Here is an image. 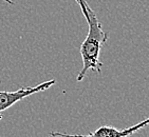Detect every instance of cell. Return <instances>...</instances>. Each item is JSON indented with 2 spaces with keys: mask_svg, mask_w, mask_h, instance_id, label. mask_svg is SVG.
Masks as SVG:
<instances>
[{
  "mask_svg": "<svg viewBox=\"0 0 149 137\" xmlns=\"http://www.w3.org/2000/svg\"><path fill=\"white\" fill-rule=\"evenodd\" d=\"M85 6L87 12L84 16L86 18L89 29H88V34L79 49L83 59V68L80 70L76 77L77 81L84 80L89 70H92L96 73L102 72L103 63L100 60V52L108 40V34L103 30L102 23L97 19L95 12L90 8L87 1Z\"/></svg>",
  "mask_w": 149,
  "mask_h": 137,
  "instance_id": "obj_1",
  "label": "cell"
},
{
  "mask_svg": "<svg viewBox=\"0 0 149 137\" xmlns=\"http://www.w3.org/2000/svg\"><path fill=\"white\" fill-rule=\"evenodd\" d=\"M149 125V116L146 119L142 120L134 126H131L126 129H116L114 127L102 126L96 129L95 131L90 132L88 135L79 134H67L61 132H51L50 135L52 137H129L131 135L138 133L140 130L147 127Z\"/></svg>",
  "mask_w": 149,
  "mask_h": 137,
  "instance_id": "obj_2",
  "label": "cell"
},
{
  "mask_svg": "<svg viewBox=\"0 0 149 137\" xmlns=\"http://www.w3.org/2000/svg\"><path fill=\"white\" fill-rule=\"evenodd\" d=\"M56 80L51 79L48 81H45L42 83H39L36 86H26V88H20L14 92L8 91H0V118L3 112L11 108L13 104L22 100L23 98L28 97L30 95L36 94L39 92L46 91L50 89L52 86H54Z\"/></svg>",
  "mask_w": 149,
  "mask_h": 137,
  "instance_id": "obj_3",
  "label": "cell"
},
{
  "mask_svg": "<svg viewBox=\"0 0 149 137\" xmlns=\"http://www.w3.org/2000/svg\"><path fill=\"white\" fill-rule=\"evenodd\" d=\"M4 2H6V3H9V4H14V2L12 1V0H3Z\"/></svg>",
  "mask_w": 149,
  "mask_h": 137,
  "instance_id": "obj_4",
  "label": "cell"
},
{
  "mask_svg": "<svg viewBox=\"0 0 149 137\" xmlns=\"http://www.w3.org/2000/svg\"><path fill=\"white\" fill-rule=\"evenodd\" d=\"M75 1H77V3H78V0H75Z\"/></svg>",
  "mask_w": 149,
  "mask_h": 137,
  "instance_id": "obj_5",
  "label": "cell"
}]
</instances>
